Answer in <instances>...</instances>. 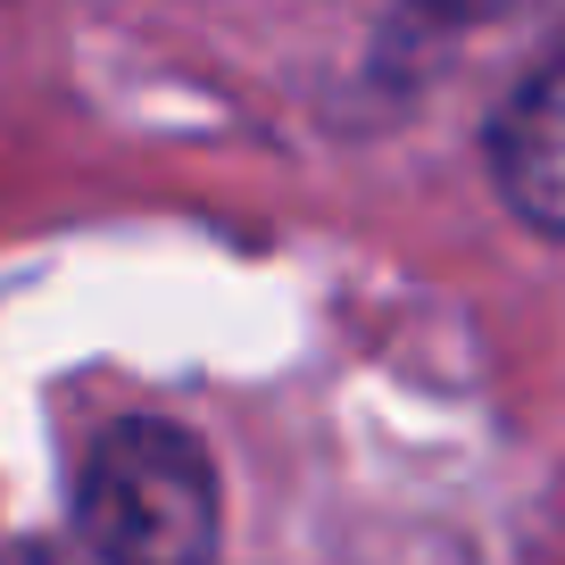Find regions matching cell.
<instances>
[{"label": "cell", "instance_id": "3957f363", "mask_svg": "<svg viewBox=\"0 0 565 565\" xmlns=\"http://www.w3.org/2000/svg\"><path fill=\"white\" fill-rule=\"evenodd\" d=\"M0 565H100V557H92V548L75 541V532H42V541H18Z\"/></svg>", "mask_w": 565, "mask_h": 565}, {"label": "cell", "instance_id": "6da1fadb", "mask_svg": "<svg viewBox=\"0 0 565 565\" xmlns=\"http://www.w3.org/2000/svg\"><path fill=\"white\" fill-rule=\"evenodd\" d=\"M216 466L167 416H117L75 466V541L100 565H216Z\"/></svg>", "mask_w": 565, "mask_h": 565}, {"label": "cell", "instance_id": "7a4b0ae2", "mask_svg": "<svg viewBox=\"0 0 565 565\" xmlns=\"http://www.w3.org/2000/svg\"><path fill=\"white\" fill-rule=\"evenodd\" d=\"M491 175L532 233L565 242V51L508 92L491 125Z\"/></svg>", "mask_w": 565, "mask_h": 565}]
</instances>
